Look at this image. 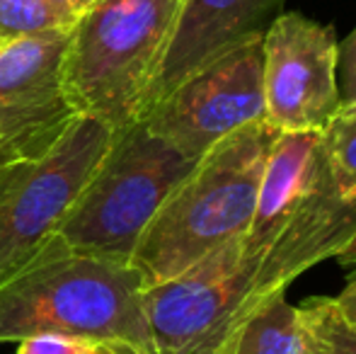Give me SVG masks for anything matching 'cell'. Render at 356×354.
<instances>
[{"label":"cell","instance_id":"cell-1","mask_svg":"<svg viewBox=\"0 0 356 354\" xmlns=\"http://www.w3.org/2000/svg\"><path fill=\"white\" fill-rule=\"evenodd\" d=\"M42 332L155 354L141 274L129 262L75 252L58 236L32 265L0 287V342Z\"/></svg>","mask_w":356,"mask_h":354},{"label":"cell","instance_id":"cell-2","mask_svg":"<svg viewBox=\"0 0 356 354\" xmlns=\"http://www.w3.org/2000/svg\"><path fill=\"white\" fill-rule=\"evenodd\" d=\"M277 134L267 122H252L220 138L194 163L136 243L131 267L141 274L143 287L172 279L248 233Z\"/></svg>","mask_w":356,"mask_h":354},{"label":"cell","instance_id":"cell-3","mask_svg":"<svg viewBox=\"0 0 356 354\" xmlns=\"http://www.w3.org/2000/svg\"><path fill=\"white\" fill-rule=\"evenodd\" d=\"M182 0H92L68 34L61 81L78 114L112 131L138 122Z\"/></svg>","mask_w":356,"mask_h":354},{"label":"cell","instance_id":"cell-4","mask_svg":"<svg viewBox=\"0 0 356 354\" xmlns=\"http://www.w3.org/2000/svg\"><path fill=\"white\" fill-rule=\"evenodd\" d=\"M197 161L150 131L143 119L119 129L58 238L75 252L131 265L138 238Z\"/></svg>","mask_w":356,"mask_h":354},{"label":"cell","instance_id":"cell-5","mask_svg":"<svg viewBox=\"0 0 356 354\" xmlns=\"http://www.w3.org/2000/svg\"><path fill=\"white\" fill-rule=\"evenodd\" d=\"M112 136L107 124L80 114L42 158L0 170V287L32 265L58 236Z\"/></svg>","mask_w":356,"mask_h":354},{"label":"cell","instance_id":"cell-6","mask_svg":"<svg viewBox=\"0 0 356 354\" xmlns=\"http://www.w3.org/2000/svg\"><path fill=\"white\" fill-rule=\"evenodd\" d=\"M259 252L235 238L172 279L143 287L155 354H220Z\"/></svg>","mask_w":356,"mask_h":354},{"label":"cell","instance_id":"cell-7","mask_svg":"<svg viewBox=\"0 0 356 354\" xmlns=\"http://www.w3.org/2000/svg\"><path fill=\"white\" fill-rule=\"evenodd\" d=\"M141 119L189 158H202L220 138L252 122H264L262 39L192 73Z\"/></svg>","mask_w":356,"mask_h":354},{"label":"cell","instance_id":"cell-8","mask_svg":"<svg viewBox=\"0 0 356 354\" xmlns=\"http://www.w3.org/2000/svg\"><path fill=\"white\" fill-rule=\"evenodd\" d=\"M264 122L277 131H320L342 102L332 24L284 10L262 37Z\"/></svg>","mask_w":356,"mask_h":354},{"label":"cell","instance_id":"cell-9","mask_svg":"<svg viewBox=\"0 0 356 354\" xmlns=\"http://www.w3.org/2000/svg\"><path fill=\"white\" fill-rule=\"evenodd\" d=\"M71 29L0 47V170L42 158L80 117L61 81Z\"/></svg>","mask_w":356,"mask_h":354},{"label":"cell","instance_id":"cell-10","mask_svg":"<svg viewBox=\"0 0 356 354\" xmlns=\"http://www.w3.org/2000/svg\"><path fill=\"white\" fill-rule=\"evenodd\" d=\"M284 8L286 0H182L145 112L192 73L245 44L262 39Z\"/></svg>","mask_w":356,"mask_h":354},{"label":"cell","instance_id":"cell-11","mask_svg":"<svg viewBox=\"0 0 356 354\" xmlns=\"http://www.w3.org/2000/svg\"><path fill=\"white\" fill-rule=\"evenodd\" d=\"M332 184L320 131H279L259 177L254 216L245 233V250L259 252L325 187Z\"/></svg>","mask_w":356,"mask_h":354},{"label":"cell","instance_id":"cell-12","mask_svg":"<svg viewBox=\"0 0 356 354\" xmlns=\"http://www.w3.org/2000/svg\"><path fill=\"white\" fill-rule=\"evenodd\" d=\"M323 335L310 306L274 296L238 328L223 354H323Z\"/></svg>","mask_w":356,"mask_h":354},{"label":"cell","instance_id":"cell-13","mask_svg":"<svg viewBox=\"0 0 356 354\" xmlns=\"http://www.w3.org/2000/svg\"><path fill=\"white\" fill-rule=\"evenodd\" d=\"M320 143L337 192L356 194V102H339L320 129Z\"/></svg>","mask_w":356,"mask_h":354},{"label":"cell","instance_id":"cell-14","mask_svg":"<svg viewBox=\"0 0 356 354\" xmlns=\"http://www.w3.org/2000/svg\"><path fill=\"white\" fill-rule=\"evenodd\" d=\"M75 19V15L49 0H0V47L56 29H71Z\"/></svg>","mask_w":356,"mask_h":354},{"label":"cell","instance_id":"cell-15","mask_svg":"<svg viewBox=\"0 0 356 354\" xmlns=\"http://www.w3.org/2000/svg\"><path fill=\"white\" fill-rule=\"evenodd\" d=\"M308 306L323 335V354H356V323L339 311L334 298L320 296Z\"/></svg>","mask_w":356,"mask_h":354},{"label":"cell","instance_id":"cell-16","mask_svg":"<svg viewBox=\"0 0 356 354\" xmlns=\"http://www.w3.org/2000/svg\"><path fill=\"white\" fill-rule=\"evenodd\" d=\"M97 342L83 340V337L56 335V332H42L19 340V347L15 354H90L97 350Z\"/></svg>","mask_w":356,"mask_h":354},{"label":"cell","instance_id":"cell-17","mask_svg":"<svg viewBox=\"0 0 356 354\" xmlns=\"http://www.w3.org/2000/svg\"><path fill=\"white\" fill-rule=\"evenodd\" d=\"M334 303H337V308L349 318V321L356 323V272L349 277L347 287L334 296Z\"/></svg>","mask_w":356,"mask_h":354},{"label":"cell","instance_id":"cell-18","mask_svg":"<svg viewBox=\"0 0 356 354\" xmlns=\"http://www.w3.org/2000/svg\"><path fill=\"white\" fill-rule=\"evenodd\" d=\"M49 3L58 5V8L68 10L71 15H75V17H80V13H83L85 8H88L92 0H49Z\"/></svg>","mask_w":356,"mask_h":354},{"label":"cell","instance_id":"cell-19","mask_svg":"<svg viewBox=\"0 0 356 354\" xmlns=\"http://www.w3.org/2000/svg\"><path fill=\"white\" fill-rule=\"evenodd\" d=\"M337 260L342 262V265H356V238H354L352 243H349V248L337 257Z\"/></svg>","mask_w":356,"mask_h":354},{"label":"cell","instance_id":"cell-20","mask_svg":"<svg viewBox=\"0 0 356 354\" xmlns=\"http://www.w3.org/2000/svg\"><path fill=\"white\" fill-rule=\"evenodd\" d=\"M90 354H131L127 350H117V347H107V345H99L97 350H92Z\"/></svg>","mask_w":356,"mask_h":354}]
</instances>
